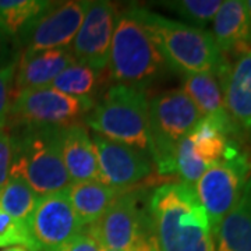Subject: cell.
I'll list each match as a JSON object with an SVG mask.
<instances>
[{"label":"cell","instance_id":"22","mask_svg":"<svg viewBox=\"0 0 251 251\" xmlns=\"http://www.w3.org/2000/svg\"><path fill=\"white\" fill-rule=\"evenodd\" d=\"M187 137L191 141L196 156L208 168L221 161L227 143L236 140L224 126L208 117H202Z\"/></svg>","mask_w":251,"mask_h":251},{"label":"cell","instance_id":"27","mask_svg":"<svg viewBox=\"0 0 251 251\" xmlns=\"http://www.w3.org/2000/svg\"><path fill=\"white\" fill-rule=\"evenodd\" d=\"M9 246H20L34 251V243L28 232L27 224L14 219L3 209H0V247Z\"/></svg>","mask_w":251,"mask_h":251},{"label":"cell","instance_id":"31","mask_svg":"<svg viewBox=\"0 0 251 251\" xmlns=\"http://www.w3.org/2000/svg\"><path fill=\"white\" fill-rule=\"evenodd\" d=\"M18 56H20V52L14 44L0 32V67L13 62L14 59H18Z\"/></svg>","mask_w":251,"mask_h":251},{"label":"cell","instance_id":"20","mask_svg":"<svg viewBox=\"0 0 251 251\" xmlns=\"http://www.w3.org/2000/svg\"><path fill=\"white\" fill-rule=\"evenodd\" d=\"M52 4L46 0H0V32L21 49L31 28Z\"/></svg>","mask_w":251,"mask_h":251},{"label":"cell","instance_id":"7","mask_svg":"<svg viewBox=\"0 0 251 251\" xmlns=\"http://www.w3.org/2000/svg\"><path fill=\"white\" fill-rule=\"evenodd\" d=\"M250 176L251 150L244 147L243 141L230 140L224 158L208 168L194 186L214 234L239 201Z\"/></svg>","mask_w":251,"mask_h":251},{"label":"cell","instance_id":"10","mask_svg":"<svg viewBox=\"0 0 251 251\" xmlns=\"http://www.w3.org/2000/svg\"><path fill=\"white\" fill-rule=\"evenodd\" d=\"M34 251H59L82 230L69 197V188L39 198L27 219Z\"/></svg>","mask_w":251,"mask_h":251},{"label":"cell","instance_id":"30","mask_svg":"<svg viewBox=\"0 0 251 251\" xmlns=\"http://www.w3.org/2000/svg\"><path fill=\"white\" fill-rule=\"evenodd\" d=\"M59 251H100V246L85 229H82Z\"/></svg>","mask_w":251,"mask_h":251},{"label":"cell","instance_id":"23","mask_svg":"<svg viewBox=\"0 0 251 251\" xmlns=\"http://www.w3.org/2000/svg\"><path fill=\"white\" fill-rule=\"evenodd\" d=\"M103 73L74 62L54 78L50 87L72 97L95 99L102 85H105L106 77H103Z\"/></svg>","mask_w":251,"mask_h":251},{"label":"cell","instance_id":"13","mask_svg":"<svg viewBox=\"0 0 251 251\" xmlns=\"http://www.w3.org/2000/svg\"><path fill=\"white\" fill-rule=\"evenodd\" d=\"M91 138L98 158L100 183L117 191H128V188L151 175L153 162L143 151L108 140L97 133Z\"/></svg>","mask_w":251,"mask_h":251},{"label":"cell","instance_id":"16","mask_svg":"<svg viewBox=\"0 0 251 251\" xmlns=\"http://www.w3.org/2000/svg\"><path fill=\"white\" fill-rule=\"evenodd\" d=\"M74 63L70 48L18 56L14 78V95L21 91L48 88L60 73Z\"/></svg>","mask_w":251,"mask_h":251},{"label":"cell","instance_id":"14","mask_svg":"<svg viewBox=\"0 0 251 251\" xmlns=\"http://www.w3.org/2000/svg\"><path fill=\"white\" fill-rule=\"evenodd\" d=\"M218 80L229 116L243 141L251 144V50L226 63Z\"/></svg>","mask_w":251,"mask_h":251},{"label":"cell","instance_id":"17","mask_svg":"<svg viewBox=\"0 0 251 251\" xmlns=\"http://www.w3.org/2000/svg\"><path fill=\"white\" fill-rule=\"evenodd\" d=\"M181 90L193 100V103L196 105L201 116L216 120L219 125L224 126L236 140L243 141L237 127L226 110L221 82L215 74L198 73V74L183 75Z\"/></svg>","mask_w":251,"mask_h":251},{"label":"cell","instance_id":"6","mask_svg":"<svg viewBox=\"0 0 251 251\" xmlns=\"http://www.w3.org/2000/svg\"><path fill=\"white\" fill-rule=\"evenodd\" d=\"M150 197L145 190L119 194L97 222L84 227L100 249L117 251H159Z\"/></svg>","mask_w":251,"mask_h":251},{"label":"cell","instance_id":"24","mask_svg":"<svg viewBox=\"0 0 251 251\" xmlns=\"http://www.w3.org/2000/svg\"><path fill=\"white\" fill-rule=\"evenodd\" d=\"M39 198L25 180L10 175L3 187L0 188V209L14 219L27 222Z\"/></svg>","mask_w":251,"mask_h":251},{"label":"cell","instance_id":"9","mask_svg":"<svg viewBox=\"0 0 251 251\" xmlns=\"http://www.w3.org/2000/svg\"><path fill=\"white\" fill-rule=\"evenodd\" d=\"M95 103V99L72 97L52 87L21 91L13 98L6 127H69L81 123Z\"/></svg>","mask_w":251,"mask_h":251},{"label":"cell","instance_id":"19","mask_svg":"<svg viewBox=\"0 0 251 251\" xmlns=\"http://www.w3.org/2000/svg\"><path fill=\"white\" fill-rule=\"evenodd\" d=\"M218 251H251V176L233 209L214 234Z\"/></svg>","mask_w":251,"mask_h":251},{"label":"cell","instance_id":"8","mask_svg":"<svg viewBox=\"0 0 251 251\" xmlns=\"http://www.w3.org/2000/svg\"><path fill=\"white\" fill-rule=\"evenodd\" d=\"M202 119L193 100L181 88L158 94L150 102V130L153 145V166L158 175H175L179 143Z\"/></svg>","mask_w":251,"mask_h":251},{"label":"cell","instance_id":"3","mask_svg":"<svg viewBox=\"0 0 251 251\" xmlns=\"http://www.w3.org/2000/svg\"><path fill=\"white\" fill-rule=\"evenodd\" d=\"M64 130L66 127L53 126L10 130L13 138L10 175L25 180L39 197L67 190L72 184L63 162Z\"/></svg>","mask_w":251,"mask_h":251},{"label":"cell","instance_id":"28","mask_svg":"<svg viewBox=\"0 0 251 251\" xmlns=\"http://www.w3.org/2000/svg\"><path fill=\"white\" fill-rule=\"evenodd\" d=\"M18 59L0 67V130L7 126L10 109L14 98V78Z\"/></svg>","mask_w":251,"mask_h":251},{"label":"cell","instance_id":"34","mask_svg":"<svg viewBox=\"0 0 251 251\" xmlns=\"http://www.w3.org/2000/svg\"><path fill=\"white\" fill-rule=\"evenodd\" d=\"M100 251H117V250H108V249H100Z\"/></svg>","mask_w":251,"mask_h":251},{"label":"cell","instance_id":"32","mask_svg":"<svg viewBox=\"0 0 251 251\" xmlns=\"http://www.w3.org/2000/svg\"><path fill=\"white\" fill-rule=\"evenodd\" d=\"M244 6H246L247 14H249V18H250V27H251V0H246V1H244Z\"/></svg>","mask_w":251,"mask_h":251},{"label":"cell","instance_id":"11","mask_svg":"<svg viewBox=\"0 0 251 251\" xmlns=\"http://www.w3.org/2000/svg\"><path fill=\"white\" fill-rule=\"evenodd\" d=\"M90 1H53L31 28L20 54L31 56L38 52L70 48L77 35Z\"/></svg>","mask_w":251,"mask_h":251},{"label":"cell","instance_id":"33","mask_svg":"<svg viewBox=\"0 0 251 251\" xmlns=\"http://www.w3.org/2000/svg\"><path fill=\"white\" fill-rule=\"evenodd\" d=\"M1 251H29L25 247H20V246H14V247H9V249H4Z\"/></svg>","mask_w":251,"mask_h":251},{"label":"cell","instance_id":"18","mask_svg":"<svg viewBox=\"0 0 251 251\" xmlns=\"http://www.w3.org/2000/svg\"><path fill=\"white\" fill-rule=\"evenodd\" d=\"M62 151L63 162L72 183L99 181L98 158L85 126L77 123L66 127Z\"/></svg>","mask_w":251,"mask_h":251},{"label":"cell","instance_id":"12","mask_svg":"<svg viewBox=\"0 0 251 251\" xmlns=\"http://www.w3.org/2000/svg\"><path fill=\"white\" fill-rule=\"evenodd\" d=\"M117 18L119 13L113 3L103 0L90 1L87 14L70 48L74 62L105 72Z\"/></svg>","mask_w":251,"mask_h":251},{"label":"cell","instance_id":"26","mask_svg":"<svg viewBox=\"0 0 251 251\" xmlns=\"http://www.w3.org/2000/svg\"><path fill=\"white\" fill-rule=\"evenodd\" d=\"M208 169L205 163L198 159L193 151V145L190 138H183L177 145L176 158H175V175L180 177V181L194 187L201 176Z\"/></svg>","mask_w":251,"mask_h":251},{"label":"cell","instance_id":"5","mask_svg":"<svg viewBox=\"0 0 251 251\" xmlns=\"http://www.w3.org/2000/svg\"><path fill=\"white\" fill-rule=\"evenodd\" d=\"M84 120L94 133L140 150L153 159L147 91L112 85Z\"/></svg>","mask_w":251,"mask_h":251},{"label":"cell","instance_id":"21","mask_svg":"<svg viewBox=\"0 0 251 251\" xmlns=\"http://www.w3.org/2000/svg\"><path fill=\"white\" fill-rule=\"evenodd\" d=\"M122 193L125 191H117L100 181L72 183L69 197L82 229L97 222Z\"/></svg>","mask_w":251,"mask_h":251},{"label":"cell","instance_id":"15","mask_svg":"<svg viewBox=\"0 0 251 251\" xmlns=\"http://www.w3.org/2000/svg\"><path fill=\"white\" fill-rule=\"evenodd\" d=\"M212 36L226 62L251 50L250 18L243 0H226L214 17Z\"/></svg>","mask_w":251,"mask_h":251},{"label":"cell","instance_id":"29","mask_svg":"<svg viewBox=\"0 0 251 251\" xmlns=\"http://www.w3.org/2000/svg\"><path fill=\"white\" fill-rule=\"evenodd\" d=\"M13 162V138L9 130H0V188L9 179Z\"/></svg>","mask_w":251,"mask_h":251},{"label":"cell","instance_id":"4","mask_svg":"<svg viewBox=\"0 0 251 251\" xmlns=\"http://www.w3.org/2000/svg\"><path fill=\"white\" fill-rule=\"evenodd\" d=\"M169 72V66L140 21L128 9L119 13L105 69L106 80L113 85L147 91Z\"/></svg>","mask_w":251,"mask_h":251},{"label":"cell","instance_id":"25","mask_svg":"<svg viewBox=\"0 0 251 251\" xmlns=\"http://www.w3.org/2000/svg\"><path fill=\"white\" fill-rule=\"evenodd\" d=\"M165 7L175 11L179 17L186 20L188 25L204 28L214 21V17L221 7V0H176L162 1Z\"/></svg>","mask_w":251,"mask_h":251},{"label":"cell","instance_id":"1","mask_svg":"<svg viewBox=\"0 0 251 251\" xmlns=\"http://www.w3.org/2000/svg\"><path fill=\"white\" fill-rule=\"evenodd\" d=\"M159 251H215L214 233L196 190L181 181L165 183L150 197Z\"/></svg>","mask_w":251,"mask_h":251},{"label":"cell","instance_id":"2","mask_svg":"<svg viewBox=\"0 0 251 251\" xmlns=\"http://www.w3.org/2000/svg\"><path fill=\"white\" fill-rule=\"evenodd\" d=\"M143 25L172 72L181 75L209 73L216 77L226 66L212 34L140 6L128 7Z\"/></svg>","mask_w":251,"mask_h":251}]
</instances>
